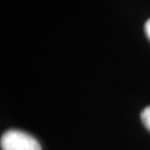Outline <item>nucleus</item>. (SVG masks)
I'll return each mask as SVG.
<instances>
[{"mask_svg":"<svg viewBox=\"0 0 150 150\" xmlns=\"http://www.w3.org/2000/svg\"><path fill=\"white\" fill-rule=\"evenodd\" d=\"M1 150H41V146L31 134L21 130L6 131L0 139Z\"/></svg>","mask_w":150,"mask_h":150,"instance_id":"f257e3e1","label":"nucleus"},{"mask_svg":"<svg viewBox=\"0 0 150 150\" xmlns=\"http://www.w3.org/2000/svg\"><path fill=\"white\" fill-rule=\"evenodd\" d=\"M140 117H141V121L144 123L146 128L150 130V106L149 107H146L141 113H140Z\"/></svg>","mask_w":150,"mask_h":150,"instance_id":"f03ea898","label":"nucleus"},{"mask_svg":"<svg viewBox=\"0 0 150 150\" xmlns=\"http://www.w3.org/2000/svg\"><path fill=\"white\" fill-rule=\"evenodd\" d=\"M145 31H146V35H147V37L150 39V19H148L145 23Z\"/></svg>","mask_w":150,"mask_h":150,"instance_id":"7ed1b4c3","label":"nucleus"}]
</instances>
